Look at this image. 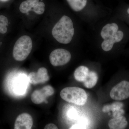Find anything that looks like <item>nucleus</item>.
Wrapping results in <instances>:
<instances>
[{
	"label": "nucleus",
	"instance_id": "6e6552de",
	"mask_svg": "<svg viewBox=\"0 0 129 129\" xmlns=\"http://www.w3.org/2000/svg\"><path fill=\"white\" fill-rule=\"evenodd\" d=\"M54 93V90L50 85H46L40 89L36 90L31 95V101L36 104H41L45 102L48 103L46 98L52 95Z\"/></svg>",
	"mask_w": 129,
	"mask_h": 129
},
{
	"label": "nucleus",
	"instance_id": "6ab92c4d",
	"mask_svg": "<svg viewBox=\"0 0 129 129\" xmlns=\"http://www.w3.org/2000/svg\"><path fill=\"white\" fill-rule=\"evenodd\" d=\"M127 13L129 17V7L128 8V9H127Z\"/></svg>",
	"mask_w": 129,
	"mask_h": 129
},
{
	"label": "nucleus",
	"instance_id": "4468645a",
	"mask_svg": "<svg viewBox=\"0 0 129 129\" xmlns=\"http://www.w3.org/2000/svg\"><path fill=\"white\" fill-rule=\"evenodd\" d=\"M67 2L74 11H82L86 6L87 0H67Z\"/></svg>",
	"mask_w": 129,
	"mask_h": 129
},
{
	"label": "nucleus",
	"instance_id": "aec40b11",
	"mask_svg": "<svg viewBox=\"0 0 129 129\" xmlns=\"http://www.w3.org/2000/svg\"><path fill=\"white\" fill-rule=\"evenodd\" d=\"M9 0H0L1 1L3 2H7Z\"/></svg>",
	"mask_w": 129,
	"mask_h": 129
},
{
	"label": "nucleus",
	"instance_id": "dca6fc26",
	"mask_svg": "<svg viewBox=\"0 0 129 129\" xmlns=\"http://www.w3.org/2000/svg\"><path fill=\"white\" fill-rule=\"evenodd\" d=\"M8 25V20L5 16L0 15V33L5 34L7 32V26Z\"/></svg>",
	"mask_w": 129,
	"mask_h": 129
},
{
	"label": "nucleus",
	"instance_id": "1a4fd4ad",
	"mask_svg": "<svg viewBox=\"0 0 129 129\" xmlns=\"http://www.w3.org/2000/svg\"><path fill=\"white\" fill-rule=\"evenodd\" d=\"M29 83L34 85L45 83L49 80L48 71L45 68L42 67L38 69L37 72L30 73L28 76Z\"/></svg>",
	"mask_w": 129,
	"mask_h": 129
},
{
	"label": "nucleus",
	"instance_id": "f257e3e1",
	"mask_svg": "<svg viewBox=\"0 0 129 129\" xmlns=\"http://www.w3.org/2000/svg\"><path fill=\"white\" fill-rule=\"evenodd\" d=\"M73 21L70 17L64 15L53 26L52 34L60 44H67L72 41L74 35Z\"/></svg>",
	"mask_w": 129,
	"mask_h": 129
},
{
	"label": "nucleus",
	"instance_id": "7ed1b4c3",
	"mask_svg": "<svg viewBox=\"0 0 129 129\" xmlns=\"http://www.w3.org/2000/svg\"><path fill=\"white\" fill-rule=\"evenodd\" d=\"M60 95L64 101L78 106L84 105L88 99V95L85 91L79 87L64 88L61 91Z\"/></svg>",
	"mask_w": 129,
	"mask_h": 129
},
{
	"label": "nucleus",
	"instance_id": "f03ea898",
	"mask_svg": "<svg viewBox=\"0 0 129 129\" xmlns=\"http://www.w3.org/2000/svg\"><path fill=\"white\" fill-rule=\"evenodd\" d=\"M124 33L119 29L115 23L107 24L102 28L101 36L103 40L101 44L102 49L108 52L112 50L114 44L121 42L124 37Z\"/></svg>",
	"mask_w": 129,
	"mask_h": 129
},
{
	"label": "nucleus",
	"instance_id": "ddd939ff",
	"mask_svg": "<svg viewBox=\"0 0 129 129\" xmlns=\"http://www.w3.org/2000/svg\"><path fill=\"white\" fill-rule=\"evenodd\" d=\"M98 80V76L96 73L93 71H90L89 72L88 76L83 83L86 88L90 89L96 85Z\"/></svg>",
	"mask_w": 129,
	"mask_h": 129
},
{
	"label": "nucleus",
	"instance_id": "f8f14e48",
	"mask_svg": "<svg viewBox=\"0 0 129 129\" xmlns=\"http://www.w3.org/2000/svg\"><path fill=\"white\" fill-rule=\"evenodd\" d=\"M89 70L87 67L81 66L78 67L75 71L74 76L77 81L83 82L88 76Z\"/></svg>",
	"mask_w": 129,
	"mask_h": 129
},
{
	"label": "nucleus",
	"instance_id": "39448f33",
	"mask_svg": "<svg viewBox=\"0 0 129 129\" xmlns=\"http://www.w3.org/2000/svg\"><path fill=\"white\" fill-rule=\"evenodd\" d=\"M111 98L117 101L129 98V81L123 80L114 86L110 92Z\"/></svg>",
	"mask_w": 129,
	"mask_h": 129
},
{
	"label": "nucleus",
	"instance_id": "20e7f679",
	"mask_svg": "<svg viewBox=\"0 0 129 129\" xmlns=\"http://www.w3.org/2000/svg\"><path fill=\"white\" fill-rule=\"evenodd\" d=\"M33 44L31 38L27 35L21 36L14 44L13 56L16 61H24L30 54Z\"/></svg>",
	"mask_w": 129,
	"mask_h": 129
},
{
	"label": "nucleus",
	"instance_id": "2eb2a0df",
	"mask_svg": "<svg viewBox=\"0 0 129 129\" xmlns=\"http://www.w3.org/2000/svg\"><path fill=\"white\" fill-rule=\"evenodd\" d=\"M88 125V120L85 118L81 117L79 119L76 124L73 125L70 129H86Z\"/></svg>",
	"mask_w": 129,
	"mask_h": 129
},
{
	"label": "nucleus",
	"instance_id": "9b49d317",
	"mask_svg": "<svg viewBox=\"0 0 129 129\" xmlns=\"http://www.w3.org/2000/svg\"><path fill=\"white\" fill-rule=\"evenodd\" d=\"M128 122L123 115L116 117L109 120L108 126L111 129H123L127 127Z\"/></svg>",
	"mask_w": 129,
	"mask_h": 129
},
{
	"label": "nucleus",
	"instance_id": "f3484780",
	"mask_svg": "<svg viewBox=\"0 0 129 129\" xmlns=\"http://www.w3.org/2000/svg\"><path fill=\"white\" fill-rule=\"evenodd\" d=\"M68 116L70 118L75 119L78 116V112L75 109H71L68 112Z\"/></svg>",
	"mask_w": 129,
	"mask_h": 129
},
{
	"label": "nucleus",
	"instance_id": "9d476101",
	"mask_svg": "<svg viewBox=\"0 0 129 129\" xmlns=\"http://www.w3.org/2000/svg\"><path fill=\"white\" fill-rule=\"evenodd\" d=\"M33 124V120L31 115L23 113L19 115L14 124L15 129H30Z\"/></svg>",
	"mask_w": 129,
	"mask_h": 129
},
{
	"label": "nucleus",
	"instance_id": "423d86ee",
	"mask_svg": "<svg viewBox=\"0 0 129 129\" xmlns=\"http://www.w3.org/2000/svg\"><path fill=\"white\" fill-rule=\"evenodd\" d=\"M70 52L63 48H58L52 51L49 56V60L52 65L54 67L62 66L67 64L71 60Z\"/></svg>",
	"mask_w": 129,
	"mask_h": 129
},
{
	"label": "nucleus",
	"instance_id": "0eeeda50",
	"mask_svg": "<svg viewBox=\"0 0 129 129\" xmlns=\"http://www.w3.org/2000/svg\"><path fill=\"white\" fill-rule=\"evenodd\" d=\"M45 5L39 0H26L21 3L19 11L23 14H26L32 11L39 15H41L45 11Z\"/></svg>",
	"mask_w": 129,
	"mask_h": 129
},
{
	"label": "nucleus",
	"instance_id": "a211bd4d",
	"mask_svg": "<svg viewBox=\"0 0 129 129\" xmlns=\"http://www.w3.org/2000/svg\"><path fill=\"white\" fill-rule=\"evenodd\" d=\"M45 129H57V127L55 125L52 123L48 124L45 126Z\"/></svg>",
	"mask_w": 129,
	"mask_h": 129
}]
</instances>
